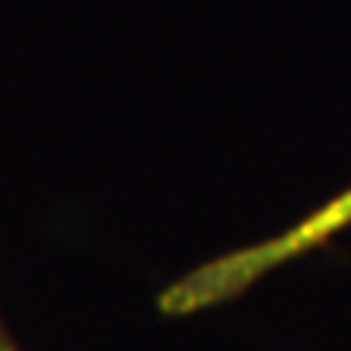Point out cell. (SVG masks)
Here are the masks:
<instances>
[{
  "instance_id": "cell-1",
  "label": "cell",
  "mask_w": 351,
  "mask_h": 351,
  "mask_svg": "<svg viewBox=\"0 0 351 351\" xmlns=\"http://www.w3.org/2000/svg\"><path fill=\"white\" fill-rule=\"evenodd\" d=\"M351 223V188L334 196L331 202L316 208L302 223L290 226L269 240H261L255 246L228 252L223 258H214L202 263L199 269L188 272L161 293V311L164 313H193L202 307H214L219 302L243 293L249 284H255L269 269L284 267L287 261L304 255L307 249L331 240L337 232Z\"/></svg>"
},
{
  "instance_id": "cell-2",
  "label": "cell",
  "mask_w": 351,
  "mask_h": 351,
  "mask_svg": "<svg viewBox=\"0 0 351 351\" xmlns=\"http://www.w3.org/2000/svg\"><path fill=\"white\" fill-rule=\"evenodd\" d=\"M0 351H12V346L6 343V337H3V334H0Z\"/></svg>"
}]
</instances>
